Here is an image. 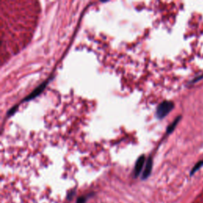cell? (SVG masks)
<instances>
[{
  "instance_id": "obj_1",
  "label": "cell",
  "mask_w": 203,
  "mask_h": 203,
  "mask_svg": "<svg viewBox=\"0 0 203 203\" xmlns=\"http://www.w3.org/2000/svg\"><path fill=\"white\" fill-rule=\"evenodd\" d=\"M174 103L170 101H164L158 106L156 109V115L158 119H163L173 109Z\"/></svg>"
},
{
  "instance_id": "obj_2",
  "label": "cell",
  "mask_w": 203,
  "mask_h": 203,
  "mask_svg": "<svg viewBox=\"0 0 203 203\" xmlns=\"http://www.w3.org/2000/svg\"><path fill=\"white\" fill-rule=\"evenodd\" d=\"M50 79H49L46 81L43 82L41 85H39L37 87L35 88L34 90H33L32 93H30L26 98H24L23 100H22V103H24V102H29V101L32 100V99H34L36 97L38 96L39 94H41L43 92V90L45 89V87H47L48 84H49V82L50 81Z\"/></svg>"
},
{
  "instance_id": "obj_3",
  "label": "cell",
  "mask_w": 203,
  "mask_h": 203,
  "mask_svg": "<svg viewBox=\"0 0 203 203\" xmlns=\"http://www.w3.org/2000/svg\"><path fill=\"white\" fill-rule=\"evenodd\" d=\"M144 162H145V157H144V155H142V156H140L139 158L137 159V162H136V163H135L134 171H133L134 177H137V176L140 175V173L141 172L142 168H143V167H144Z\"/></svg>"
},
{
  "instance_id": "obj_4",
  "label": "cell",
  "mask_w": 203,
  "mask_h": 203,
  "mask_svg": "<svg viewBox=\"0 0 203 203\" xmlns=\"http://www.w3.org/2000/svg\"><path fill=\"white\" fill-rule=\"evenodd\" d=\"M152 169V157L150 156V157H148V159H147V160H146L145 167L144 169L143 174H142V179H146L151 175Z\"/></svg>"
},
{
  "instance_id": "obj_5",
  "label": "cell",
  "mask_w": 203,
  "mask_h": 203,
  "mask_svg": "<svg viewBox=\"0 0 203 203\" xmlns=\"http://www.w3.org/2000/svg\"><path fill=\"white\" fill-rule=\"evenodd\" d=\"M180 118H181L180 116L179 117H178V118H176V119H175V121H174V122L168 126V127H167V134H170V133H171V132L174 130V129H175V128L176 127V125H177V124L179 123V122Z\"/></svg>"
},
{
  "instance_id": "obj_6",
  "label": "cell",
  "mask_w": 203,
  "mask_h": 203,
  "mask_svg": "<svg viewBox=\"0 0 203 203\" xmlns=\"http://www.w3.org/2000/svg\"><path fill=\"white\" fill-rule=\"evenodd\" d=\"M202 166H203V160H201L199 161L198 163H197L196 164H195V166H194V167L192 168L191 171H190V175H192L193 174H195V172H196L198 170H199V169L201 168Z\"/></svg>"
},
{
  "instance_id": "obj_7",
  "label": "cell",
  "mask_w": 203,
  "mask_h": 203,
  "mask_svg": "<svg viewBox=\"0 0 203 203\" xmlns=\"http://www.w3.org/2000/svg\"><path fill=\"white\" fill-rule=\"evenodd\" d=\"M93 194H90V195H86V196H80L77 198V201L76 203H86L87 202V200L88 198H90V196H92Z\"/></svg>"
},
{
  "instance_id": "obj_8",
  "label": "cell",
  "mask_w": 203,
  "mask_h": 203,
  "mask_svg": "<svg viewBox=\"0 0 203 203\" xmlns=\"http://www.w3.org/2000/svg\"><path fill=\"white\" fill-rule=\"evenodd\" d=\"M75 194V189H73L72 190H71L70 192H69L68 194V197H67V198H68V200H71V199H72V198H73V197H74Z\"/></svg>"
},
{
  "instance_id": "obj_9",
  "label": "cell",
  "mask_w": 203,
  "mask_h": 203,
  "mask_svg": "<svg viewBox=\"0 0 203 203\" xmlns=\"http://www.w3.org/2000/svg\"><path fill=\"white\" fill-rule=\"evenodd\" d=\"M17 106H15L12 107V108H11V109L8 111V116H11L12 114H14V112L17 110Z\"/></svg>"
}]
</instances>
